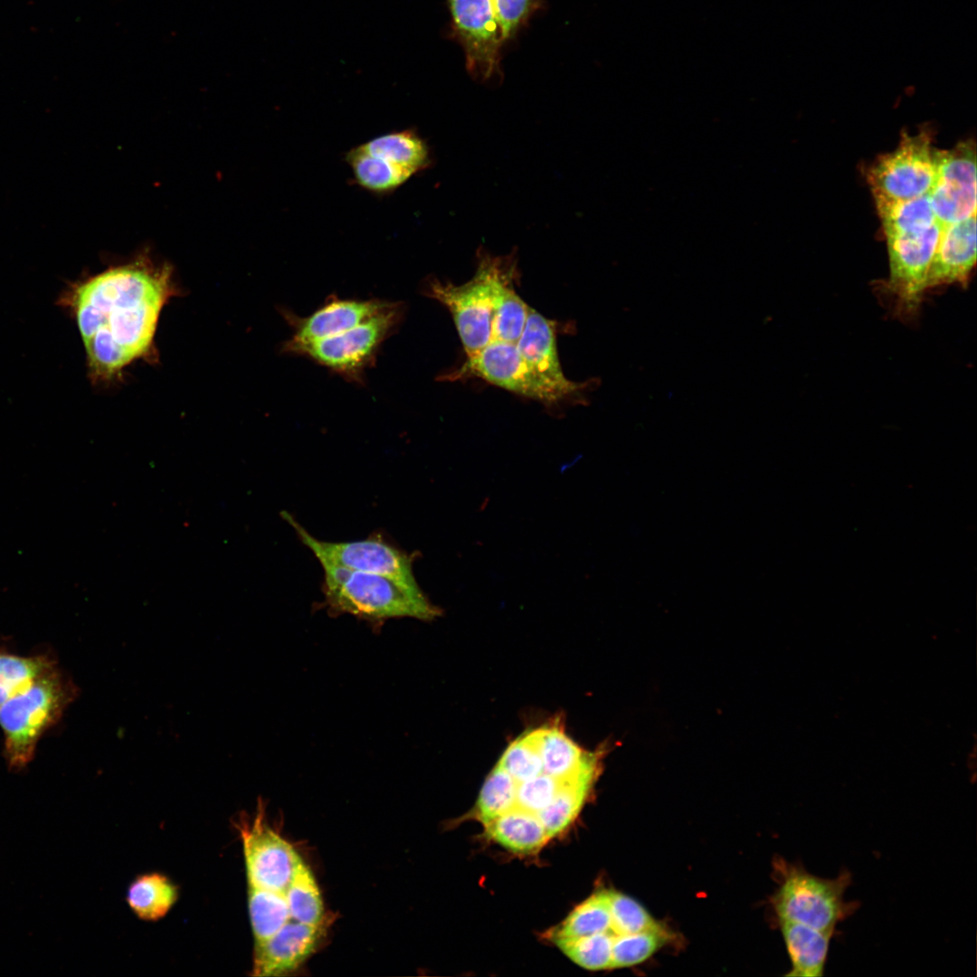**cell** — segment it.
I'll use <instances>...</instances> for the list:
<instances>
[{
  "label": "cell",
  "mask_w": 977,
  "mask_h": 977,
  "mask_svg": "<svg viewBox=\"0 0 977 977\" xmlns=\"http://www.w3.org/2000/svg\"><path fill=\"white\" fill-rule=\"evenodd\" d=\"M178 292L172 269L146 257L73 284L62 297L72 313L95 384L122 376L138 360L153 361L165 306Z\"/></svg>",
  "instance_id": "obj_1"
},
{
  "label": "cell",
  "mask_w": 977,
  "mask_h": 977,
  "mask_svg": "<svg viewBox=\"0 0 977 977\" xmlns=\"http://www.w3.org/2000/svg\"><path fill=\"white\" fill-rule=\"evenodd\" d=\"M321 565L326 602L334 612L371 621L407 617L432 621L441 614V610L431 602L417 583L330 564Z\"/></svg>",
  "instance_id": "obj_2"
},
{
  "label": "cell",
  "mask_w": 977,
  "mask_h": 977,
  "mask_svg": "<svg viewBox=\"0 0 977 977\" xmlns=\"http://www.w3.org/2000/svg\"><path fill=\"white\" fill-rule=\"evenodd\" d=\"M77 695V687L56 666L0 706L4 754L10 768L22 769L33 760L43 735Z\"/></svg>",
  "instance_id": "obj_3"
},
{
  "label": "cell",
  "mask_w": 977,
  "mask_h": 977,
  "mask_svg": "<svg viewBox=\"0 0 977 977\" xmlns=\"http://www.w3.org/2000/svg\"><path fill=\"white\" fill-rule=\"evenodd\" d=\"M403 315V304L387 301L375 315L355 327L312 342L287 340L282 351L308 357L346 381L362 384L366 369L375 365L382 344L396 331Z\"/></svg>",
  "instance_id": "obj_4"
},
{
  "label": "cell",
  "mask_w": 977,
  "mask_h": 977,
  "mask_svg": "<svg viewBox=\"0 0 977 977\" xmlns=\"http://www.w3.org/2000/svg\"><path fill=\"white\" fill-rule=\"evenodd\" d=\"M783 868L780 887L773 898L779 921L836 932L837 925L859 906L858 902L845 898L852 882L848 869H842L836 877L826 878L808 872L802 866Z\"/></svg>",
  "instance_id": "obj_5"
},
{
  "label": "cell",
  "mask_w": 977,
  "mask_h": 977,
  "mask_svg": "<svg viewBox=\"0 0 977 977\" xmlns=\"http://www.w3.org/2000/svg\"><path fill=\"white\" fill-rule=\"evenodd\" d=\"M507 258L484 254L472 279L461 285L435 278L425 282L424 294L450 311L467 356L481 350L492 339L494 285Z\"/></svg>",
  "instance_id": "obj_6"
},
{
  "label": "cell",
  "mask_w": 977,
  "mask_h": 977,
  "mask_svg": "<svg viewBox=\"0 0 977 977\" xmlns=\"http://www.w3.org/2000/svg\"><path fill=\"white\" fill-rule=\"evenodd\" d=\"M943 225L904 235L887 237L888 277L877 283V292L893 313L904 320L918 315L925 285Z\"/></svg>",
  "instance_id": "obj_7"
},
{
  "label": "cell",
  "mask_w": 977,
  "mask_h": 977,
  "mask_svg": "<svg viewBox=\"0 0 977 977\" xmlns=\"http://www.w3.org/2000/svg\"><path fill=\"white\" fill-rule=\"evenodd\" d=\"M935 148L925 129L903 132L897 147L880 155L866 176L874 200H907L928 194L935 180Z\"/></svg>",
  "instance_id": "obj_8"
},
{
  "label": "cell",
  "mask_w": 977,
  "mask_h": 977,
  "mask_svg": "<svg viewBox=\"0 0 977 977\" xmlns=\"http://www.w3.org/2000/svg\"><path fill=\"white\" fill-rule=\"evenodd\" d=\"M475 376L507 391L555 404L573 395L539 375L520 355L517 345L492 340L442 379Z\"/></svg>",
  "instance_id": "obj_9"
},
{
  "label": "cell",
  "mask_w": 977,
  "mask_h": 977,
  "mask_svg": "<svg viewBox=\"0 0 977 977\" xmlns=\"http://www.w3.org/2000/svg\"><path fill=\"white\" fill-rule=\"evenodd\" d=\"M282 517L320 564L384 575L406 583H417L413 558L392 545L377 539L327 542L315 538L289 513Z\"/></svg>",
  "instance_id": "obj_10"
},
{
  "label": "cell",
  "mask_w": 977,
  "mask_h": 977,
  "mask_svg": "<svg viewBox=\"0 0 977 977\" xmlns=\"http://www.w3.org/2000/svg\"><path fill=\"white\" fill-rule=\"evenodd\" d=\"M935 180L928 195L943 226L976 215V145L973 139L934 150Z\"/></svg>",
  "instance_id": "obj_11"
},
{
  "label": "cell",
  "mask_w": 977,
  "mask_h": 977,
  "mask_svg": "<svg viewBox=\"0 0 977 977\" xmlns=\"http://www.w3.org/2000/svg\"><path fill=\"white\" fill-rule=\"evenodd\" d=\"M454 35L461 43L469 72L488 81L501 73L505 43L491 0H448Z\"/></svg>",
  "instance_id": "obj_12"
},
{
  "label": "cell",
  "mask_w": 977,
  "mask_h": 977,
  "mask_svg": "<svg viewBox=\"0 0 977 977\" xmlns=\"http://www.w3.org/2000/svg\"><path fill=\"white\" fill-rule=\"evenodd\" d=\"M239 829L248 885L285 893L299 855L264 822L261 811L253 822L242 823Z\"/></svg>",
  "instance_id": "obj_13"
},
{
  "label": "cell",
  "mask_w": 977,
  "mask_h": 977,
  "mask_svg": "<svg viewBox=\"0 0 977 977\" xmlns=\"http://www.w3.org/2000/svg\"><path fill=\"white\" fill-rule=\"evenodd\" d=\"M976 264V215L943 226L925 280V293L940 287H966Z\"/></svg>",
  "instance_id": "obj_14"
},
{
  "label": "cell",
  "mask_w": 977,
  "mask_h": 977,
  "mask_svg": "<svg viewBox=\"0 0 977 977\" xmlns=\"http://www.w3.org/2000/svg\"><path fill=\"white\" fill-rule=\"evenodd\" d=\"M386 302L378 299H353L331 296L324 305L307 317L283 310L285 319L293 329L289 340L307 343L341 334L369 319Z\"/></svg>",
  "instance_id": "obj_15"
},
{
  "label": "cell",
  "mask_w": 977,
  "mask_h": 977,
  "mask_svg": "<svg viewBox=\"0 0 977 977\" xmlns=\"http://www.w3.org/2000/svg\"><path fill=\"white\" fill-rule=\"evenodd\" d=\"M321 925L289 920L272 936L255 944L252 974L279 976L299 968L317 949L323 934Z\"/></svg>",
  "instance_id": "obj_16"
},
{
  "label": "cell",
  "mask_w": 977,
  "mask_h": 977,
  "mask_svg": "<svg viewBox=\"0 0 977 977\" xmlns=\"http://www.w3.org/2000/svg\"><path fill=\"white\" fill-rule=\"evenodd\" d=\"M555 323L530 308L522 334L516 343L523 358L543 377L576 395L587 383H575L563 373L556 346Z\"/></svg>",
  "instance_id": "obj_17"
},
{
  "label": "cell",
  "mask_w": 977,
  "mask_h": 977,
  "mask_svg": "<svg viewBox=\"0 0 977 977\" xmlns=\"http://www.w3.org/2000/svg\"><path fill=\"white\" fill-rule=\"evenodd\" d=\"M779 925L792 963L787 975L823 976L830 942L836 932L790 921H779Z\"/></svg>",
  "instance_id": "obj_18"
},
{
  "label": "cell",
  "mask_w": 977,
  "mask_h": 977,
  "mask_svg": "<svg viewBox=\"0 0 977 977\" xmlns=\"http://www.w3.org/2000/svg\"><path fill=\"white\" fill-rule=\"evenodd\" d=\"M516 260L507 256L494 285L491 337L492 340L517 343L524 329L530 307L514 288Z\"/></svg>",
  "instance_id": "obj_19"
},
{
  "label": "cell",
  "mask_w": 977,
  "mask_h": 977,
  "mask_svg": "<svg viewBox=\"0 0 977 977\" xmlns=\"http://www.w3.org/2000/svg\"><path fill=\"white\" fill-rule=\"evenodd\" d=\"M484 826L489 839L514 853H534L550 839L537 814L517 807Z\"/></svg>",
  "instance_id": "obj_20"
},
{
  "label": "cell",
  "mask_w": 977,
  "mask_h": 977,
  "mask_svg": "<svg viewBox=\"0 0 977 977\" xmlns=\"http://www.w3.org/2000/svg\"><path fill=\"white\" fill-rule=\"evenodd\" d=\"M885 238L925 231L938 223L928 194L898 201L874 200Z\"/></svg>",
  "instance_id": "obj_21"
},
{
  "label": "cell",
  "mask_w": 977,
  "mask_h": 977,
  "mask_svg": "<svg viewBox=\"0 0 977 977\" xmlns=\"http://www.w3.org/2000/svg\"><path fill=\"white\" fill-rule=\"evenodd\" d=\"M367 153L402 167L413 175L429 166V149L413 130L391 132L360 145Z\"/></svg>",
  "instance_id": "obj_22"
},
{
  "label": "cell",
  "mask_w": 977,
  "mask_h": 977,
  "mask_svg": "<svg viewBox=\"0 0 977 977\" xmlns=\"http://www.w3.org/2000/svg\"><path fill=\"white\" fill-rule=\"evenodd\" d=\"M177 896V888L168 877L150 873L137 877L130 884L127 902L140 919L155 921L167 914Z\"/></svg>",
  "instance_id": "obj_23"
},
{
  "label": "cell",
  "mask_w": 977,
  "mask_h": 977,
  "mask_svg": "<svg viewBox=\"0 0 977 977\" xmlns=\"http://www.w3.org/2000/svg\"><path fill=\"white\" fill-rule=\"evenodd\" d=\"M356 182L376 194L390 193L404 184L413 174L365 151L360 146L346 154Z\"/></svg>",
  "instance_id": "obj_24"
},
{
  "label": "cell",
  "mask_w": 977,
  "mask_h": 977,
  "mask_svg": "<svg viewBox=\"0 0 977 977\" xmlns=\"http://www.w3.org/2000/svg\"><path fill=\"white\" fill-rule=\"evenodd\" d=\"M55 667L48 655L24 656L0 648V706Z\"/></svg>",
  "instance_id": "obj_25"
},
{
  "label": "cell",
  "mask_w": 977,
  "mask_h": 977,
  "mask_svg": "<svg viewBox=\"0 0 977 977\" xmlns=\"http://www.w3.org/2000/svg\"><path fill=\"white\" fill-rule=\"evenodd\" d=\"M285 896L291 920L308 925L322 924V896L312 872L300 856L296 860Z\"/></svg>",
  "instance_id": "obj_26"
},
{
  "label": "cell",
  "mask_w": 977,
  "mask_h": 977,
  "mask_svg": "<svg viewBox=\"0 0 977 977\" xmlns=\"http://www.w3.org/2000/svg\"><path fill=\"white\" fill-rule=\"evenodd\" d=\"M248 907L255 944L270 938L291 920L285 893L248 885Z\"/></svg>",
  "instance_id": "obj_27"
},
{
  "label": "cell",
  "mask_w": 977,
  "mask_h": 977,
  "mask_svg": "<svg viewBox=\"0 0 977 977\" xmlns=\"http://www.w3.org/2000/svg\"><path fill=\"white\" fill-rule=\"evenodd\" d=\"M596 773H589L566 783L554 801L537 813L549 839L565 830L578 815Z\"/></svg>",
  "instance_id": "obj_28"
},
{
  "label": "cell",
  "mask_w": 977,
  "mask_h": 977,
  "mask_svg": "<svg viewBox=\"0 0 977 977\" xmlns=\"http://www.w3.org/2000/svg\"><path fill=\"white\" fill-rule=\"evenodd\" d=\"M609 890H599L577 906L554 931L553 939L576 938L610 930Z\"/></svg>",
  "instance_id": "obj_29"
},
{
  "label": "cell",
  "mask_w": 977,
  "mask_h": 977,
  "mask_svg": "<svg viewBox=\"0 0 977 977\" xmlns=\"http://www.w3.org/2000/svg\"><path fill=\"white\" fill-rule=\"evenodd\" d=\"M517 782L498 764L488 775L476 804L477 818L485 825L516 807Z\"/></svg>",
  "instance_id": "obj_30"
},
{
  "label": "cell",
  "mask_w": 977,
  "mask_h": 977,
  "mask_svg": "<svg viewBox=\"0 0 977 977\" xmlns=\"http://www.w3.org/2000/svg\"><path fill=\"white\" fill-rule=\"evenodd\" d=\"M614 934L612 931L576 938L553 939L574 963L587 970L610 969Z\"/></svg>",
  "instance_id": "obj_31"
},
{
  "label": "cell",
  "mask_w": 977,
  "mask_h": 977,
  "mask_svg": "<svg viewBox=\"0 0 977 977\" xmlns=\"http://www.w3.org/2000/svg\"><path fill=\"white\" fill-rule=\"evenodd\" d=\"M666 941L664 928L614 934L610 969L639 964L653 955Z\"/></svg>",
  "instance_id": "obj_32"
},
{
  "label": "cell",
  "mask_w": 977,
  "mask_h": 977,
  "mask_svg": "<svg viewBox=\"0 0 977 977\" xmlns=\"http://www.w3.org/2000/svg\"><path fill=\"white\" fill-rule=\"evenodd\" d=\"M610 930L614 934L658 930L663 927L649 912L633 898L614 890H609Z\"/></svg>",
  "instance_id": "obj_33"
},
{
  "label": "cell",
  "mask_w": 977,
  "mask_h": 977,
  "mask_svg": "<svg viewBox=\"0 0 977 977\" xmlns=\"http://www.w3.org/2000/svg\"><path fill=\"white\" fill-rule=\"evenodd\" d=\"M498 764L517 783L543 772L542 760L533 730L516 739L502 754Z\"/></svg>",
  "instance_id": "obj_34"
},
{
  "label": "cell",
  "mask_w": 977,
  "mask_h": 977,
  "mask_svg": "<svg viewBox=\"0 0 977 977\" xmlns=\"http://www.w3.org/2000/svg\"><path fill=\"white\" fill-rule=\"evenodd\" d=\"M589 773H596L591 772ZM576 778L563 780L544 771L537 775L517 783L516 807L537 814L548 806L564 786Z\"/></svg>",
  "instance_id": "obj_35"
},
{
  "label": "cell",
  "mask_w": 977,
  "mask_h": 977,
  "mask_svg": "<svg viewBox=\"0 0 977 977\" xmlns=\"http://www.w3.org/2000/svg\"><path fill=\"white\" fill-rule=\"evenodd\" d=\"M505 42L512 39L541 6V0H491Z\"/></svg>",
  "instance_id": "obj_36"
}]
</instances>
